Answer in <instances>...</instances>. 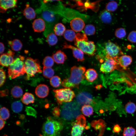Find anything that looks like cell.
<instances>
[{
  "instance_id": "cell-1",
  "label": "cell",
  "mask_w": 136,
  "mask_h": 136,
  "mask_svg": "<svg viewBox=\"0 0 136 136\" xmlns=\"http://www.w3.org/2000/svg\"><path fill=\"white\" fill-rule=\"evenodd\" d=\"M70 71V77L63 80L62 85L65 88H78L81 82L84 78V75L86 68L83 66H74L71 68Z\"/></svg>"
},
{
  "instance_id": "cell-2",
  "label": "cell",
  "mask_w": 136,
  "mask_h": 136,
  "mask_svg": "<svg viewBox=\"0 0 136 136\" xmlns=\"http://www.w3.org/2000/svg\"><path fill=\"white\" fill-rule=\"evenodd\" d=\"M75 45L84 53L89 56H93L96 51L94 43L88 41V38L85 33H78L74 40Z\"/></svg>"
},
{
  "instance_id": "cell-3",
  "label": "cell",
  "mask_w": 136,
  "mask_h": 136,
  "mask_svg": "<svg viewBox=\"0 0 136 136\" xmlns=\"http://www.w3.org/2000/svg\"><path fill=\"white\" fill-rule=\"evenodd\" d=\"M63 128L60 122L49 117L42 126V136H57Z\"/></svg>"
},
{
  "instance_id": "cell-4",
  "label": "cell",
  "mask_w": 136,
  "mask_h": 136,
  "mask_svg": "<svg viewBox=\"0 0 136 136\" xmlns=\"http://www.w3.org/2000/svg\"><path fill=\"white\" fill-rule=\"evenodd\" d=\"M24 57L20 55L14 59L13 63L8 69V77L11 79H15L25 73L23 61Z\"/></svg>"
},
{
  "instance_id": "cell-5",
  "label": "cell",
  "mask_w": 136,
  "mask_h": 136,
  "mask_svg": "<svg viewBox=\"0 0 136 136\" xmlns=\"http://www.w3.org/2000/svg\"><path fill=\"white\" fill-rule=\"evenodd\" d=\"M24 68L26 74L25 79L27 80L34 76L37 73L42 72L38 60L33 59L30 57H27L26 59L24 62Z\"/></svg>"
},
{
  "instance_id": "cell-6",
  "label": "cell",
  "mask_w": 136,
  "mask_h": 136,
  "mask_svg": "<svg viewBox=\"0 0 136 136\" xmlns=\"http://www.w3.org/2000/svg\"><path fill=\"white\" fill-rule=\"evenodd\" d=\"M80 113L79 105L75 102H72L66 103L63 106L61 114L65 120H70L77 117Z\"/></svg>"
},
{
  "instance_id": "cell-7",
  "label": "cell",
  "mask_w": 136,
  "mask_h": 136,
  "mask_svg": "<svg viewBox=\"0 0 136 136\" xmlns=\"http://www.w3.org/2000/svg\"><path fill=\"white\" fill-rule=\"evenodd\" d=\"M53 91L57 102L60 105L62 104L63 102H71L75 97L74 92L70 88L54 89Z\"/></svg>"
},
{
  "instance_id": "cell-8",
  "label": "cell",
  "mask_w": 136,
  "mask_h": 136,
  "mask_svg": "<svg viewBox=\"0 0 136 136\" xmlns=\"http://www.w3.org/2000/svg\"><path fill=\"white\" fill-rule=\"evenodd\" d=\"M42 6L41 9L39 10H40L39 11L40 16L45 22L49 24L51 27V26H53L58 20V16L52 9L48 8L46 5Z\"/></svg>"
},
{
  "instance_id": "cell-9",
  "label": "cell",
  "mask_w": 136,
  "mask_h": 136,
  "mask_svg": "<svg viewBox=\"0 0 136 136\" xmlns=\"http://www.w3.org/2000/svg\"><path fill=\"white\" fill-rule=\"evenodd\" d=\"M105 50L106 58L113 59L117 62L119 57L124 55L121 48L118 45L110 41L106 43Z\"/></svg>"
},
{
  "instance_id": "cell-10",
  "label": "cell",
  "mask_w": 136,
  "mask_h": 136,
  "mask_svg": "<svg viewBox=\"0 0 136 136\" xmlns=\"http://www.w3.org/2000/svg\"><path fill=\"white\" fill-rule=\"evenodd\" d=\"M86 125L85 117L79 115L76 118V121L73 124L71 131V136H81Z\"/></svg>"
},
{
  "instance_id": "cell-11",
  "label": "cell",
  "mask_w": 136,
  "mask_h": 136,
  "mask_svg": "<svg viewBox=\"0 0 136 136\" xmlns=\"http://www.w3.org/2000/svg\"><path fill=\"white\" fill-rule=\"evenodd\" d=\"M119 66L118 62L114 59L107 58L101 65L100 70L103 73L111 72L118 68Z\"/></svg>"
},
{
  "instance_id": "cell-12",
  "label": "cell",
  "mask_w": 136,
  "mask_h": 136,
  "mask_svg": "<svg viewBox=\"0 0 136 136\" xmlns=\"http://www.w3.org/2000/svg\"><path fill=\"white\" fill-rule=\"evenodd\" d=\"M15 52L9 49L6 53L1 54L0 56V65L4 67H8L13 62Z\"/></svg>"
},
{
  "instance_id": "cell-13",
  "label": "cell",
  "mask_w": 136,
  "mask_h": 136,
  "mask_svg": "<svg viewBox=\"0 0 136 136\" xmlns=\"http://www.w3.org/2000/svg\"><path fill=\"white\" fill-rule=\"evenodd\" d=\"M63 49H70L72 50L73 55L79 61L83 62L85 59L84 52L79 49L65 42L63 45Z\"/></svg>"
},
{
  "instance_id": "cell-14",
  "label": "cell",
  "mask_w": 136,
  "mask_h": 136,
  "mask_svg": "<svg viewBox=\"0 0 136 136\" xmlns=\"http://www.w3.org/2000/svg\"><path fill=\"white\" fill-rule=\"evenodd\" d=\"M76 100L80 105H86L91 103L92 101V97L91 94L86 92L79 93L76 98Z\"/></svg>"
},
{
  "instance_id": "cell-15",
  "label": "cell",
  "mask_w": 136,
  "mask_h": 136,
  "mask_svg": "<svg viewBox=\"0 0 136 136\" xmlns=\"http://www.w3.org/2000/svg\"><path fill=\"white\" fill-rule=\"evenodd\" d=\"M70 25L73 31L78 32L83 30L85 26V24L82 18L76 17L71 20L70 22Z\"/></svg>"
},
{
  "instance_id": "cell-16",
  "label": "cell",
  "mask_w": 136,
  "mask_h": 136,
  "mask_svg": "<svg viewBox=\"0 0 136 136\" xmlns=\"http://www.w3.org/2000/svg\"><path fill=\"white\" fill-rule=\"evenodd\" d=\"M17 1L16 0H4L0 1V12L3 13L7 10L16 7Z\"/></svg>"
},
{
  "instance_id": "cell-17",
  "label": "cell",
  "mask_w": 136,
  "mask_h": 136,
  "mask_svg": "<svg viewBox=\"0 0 136 136\" xmlns=\"http://www.w3.org/2000/svg\"><path fill=\"white\" fill-rule=\"evenodd\" d=\"M49 89L48 87L44 84H40L36 87L35 93L36 95L40 98H44L48 95Z\"/></svg>"
},
{
  "instance_id": "cell-18",
  "label": "cell",
  "mask_w": 136,
  "mask_h": 136,
  "mask_svg": "<svg viewBox=\"0 0 136 136\" xmlns=\"http://www.w3.org/2000/svg\"><path fill=\"white\" fill-rule=\"evenodd\" d=\"M45 22L42 19L38 18L33 21L32 27L35 32H40L44 31L45 28Z\"/></svg>"
},
{
  "instance_id": "cell-19",
  "label": "cell",
  "mask_w": 136,
  "mask_h": 136,
  "mask_svg": "<svg viewBox=\"0 0 136 136\" xmlns=\"http://www.w3.org/2000/svg\"><path fill=\"white\" fill-rule=\"evenodd\" d=\"M132 61V58L130 56L124 55L119 57L118 63L119 66L125 69L129 65Z\"/></svg>"
},
{
  "instance_id": "cell-20",
  "label": "cell",
  "mask_w": 136,
  "mask_h": 136,
  "mask_svg": "<svg viewBox=\"0 0 136 136\" xmlns=\"http://www.w3.org/2000/svg\"><path fill=\"white\" fill-rule=\"evenodd\" d=\"M52 57L57 64H63L67 58L65 53L61 50H58L53 53Z\"/></svg>"
},
{
  "instance_id": "cell-21",
  "label": "cell",
  "mask_w": 136,
  "mask_h": 136,
  "mask_svg": "<svg viewBox=\"0 0 136 136\" xmlns=\"http://www.w3.org/2000/svg\"><path fill=\"white\" fill-rule=\"evenodd\" d=\"M23 14L28 19L31 20L35 19L36 16V13L33 9L30 7L29 4H26L25 7L23 11Z\"/></svg>"
},
{
  "instance_id": "cell-22",
  "label": "cell",
  "mask_w": 136,
  "mask_h": 136,
  "mask_svg": "<svg viewBox=\"0 0 136 136\" xmlns=\"http://www.w3.org/2000/svg\"><path fill=\"white\" fill-rule=\"evenodd\" d=\"M84 75L86 80L90 82L94 81L98 77L97 72L93 69H88L85 72Z\"/></svg>"
},
{
  "instance_id": "cell-23",
  "label": "cell",
  "mask_w": 136,
  "mask_h": 136,
  "mask_svg": "<svg viewBox=\"0 0 136 136\" xmlns=\"http://www.w3.org/2000/svg\"><path fill=\"white\" fill-rule=\"evenodd\" d=\"M99 18L101 21L105 24H109L112 20V17L110 12L106 10L102 11L99 15Z\"/></svg>"
},
{
  "instance_id": "cell-24",
  "label": "cell",
  "mask_w": 136,
  "mask_h": 136,
  "mask_svg": "<svg viewBox=\"0 0 136 136\" xmlns=\"http://www.w3.org/2000/svg\"><path fill=\"white\" fill-rule=\"evenodd\" d=\"M9 45L13 51H20L22 47V44L19 40L15 39L12 41H8Z\"/></svg>"
},
{
  "instance_id": "cell-25",
  "label": "cell",
  "mask_w": 136,
  "mask_h": 136,
  "mask_svg": "<svg viewBox=\"0 0 136 136\" xmlns=\"http://www.w3.org/2000/svg\"><path fill=\"white\" fill-rule=\"evenodd\" d=\"M35 99V97L33 94L29 92H26L23 95L21 100L24 104L28 105L33 103Z\"/></svg>"
},
{
  "instance_id": "cell-26",
  "label": "cell",
  "mask_w": 136,
  "mask_h": 136,
  "mask_svg": "<svg viewBox=\"0 0 136 136\" xmlns=\"http://www.w3.org/2000/svg\"><path fill=\"white\" fill-rule=\"evenodd\" d=\"M53 30L56 35L61 36L63 34L65 31V27L62 24L58 23L55 25Z\"/></svg>"
},
{
  "instance_id": "cell-27",
  "label": "cell",
  "mask_w": 136,
  "mask_h": 136,
  "mask_svg": "<svg viewBox=\"0 0 136 136\" xmlns=\"http://www.w3.org/2000/svg\"><path fill=\"white\" fill-rule=\"evenodd\" d=\"M23 94L22 89L18 86H14L11 90V94L12 96L15 98H20L22 95Z\"/></svg>"
},
{
  "instance_id": "cell-28",
  "label": "cell",
  "mask_w": 136,
  "mask_h": 136,
  "mask_svg": "<svg viewBox=\"0 0 136 136\" xmlns=\"http://www.w3.org/2000/svg\"><path fill=\"white\" fill-rule=\"evenodd\" d=\"M46 37L47 41L48 44L51 46H53L57 42L58 39L56 35L52 32L47 34Z\"/></svg>"
},
{
  "instance_id": "cell-29",
  "label": "cell",
  "mask_w": 136,
  "mask_h": 136,
  "mask_svg": "<svg viewBox=\"0 0 136 136\" xmlns=\"http://www.w3.org/2000/svg\"><path fill=\"white\" fill-rule=\"evenodd\" d=\"M63 35L64 38L67 40L72 42L74 40L76 34L73 30L67 29L65 31Z\"/></svg>"
},
{
  "instance_id": "cell-30",
  "label": "cell",
  "mask_w": 136,
  "mask_h": 136,
  "mask_svg": "<svg viewBox=\"0 0 136 136\" xmlns=\"http://www.w3.org/2000/svg\"><path fill=\"white\" fill-rule=\"evenodd\" d=\"M81 111L83 114L87 116H91L93 113L92 107L88 104L83 105L81 108Z\"/></svg>"
},
{
  "instance_id": "cell-31",
  "label": "cell",
  "mask_w": 136,
  "mask_h": 136,
  "mask_svg": "<svg viewBox=\"0 0 136 136\" xmlns=\"http://www.w3.org/2000/svg\"><path fill=\"white\" fill-rule=\"evenodd\" d=\"M43 74L44 77L50 79L53 76L54 72L53 70L51 67L44 66Z\"/></svg>"
},
{
  "instance_id": "cell-32",
  "label": "cell",
  "mask_w": 136,
  "mask_h": 136,
  "mask_svg": "<svg viewBox=\"0 0 136 136\" xmlns=\"http://www.w3.org/2000/svg\"><path fill=\"white\" fill-rule=\"evenodd\" d=\"M50 82L51 85L55 88L59 87L62 83L60 78L57 76H53L50 78Z\"/></svg>"
},
{
  "instance_id": "cell-33",
  "label": "cell",
  "mask_w": 136,
  "mask_h": 136,
  "mask_svg": "<svg viewBox=\"0 0 136 136\" xmlns=\"http://www.w3.org/2000/svg\"><path fill=\"white\" fill-rule=\"evenodd\" d=\"M11 108L14 112L16 113H19L22 110L23 106L20 101H15L12 104Z\"/></svg>"
},
{
  "instance_id": "cell-34",
  "label": "cell",
  "mask_w": 136,
  "mask_h": 136,
  "mask_svg": "<svg viewBox=\"0 0 136 136\" xmlns=\"http://www.w3.org/2000/svg\"><path fill=\"white\" fill-rule=\"evenodd\" d=\"M136 133L135 129L132 127H125L123 132V136H135Z\"/></svg>"
},
{
  "instance_id": "cell-35",
  "label": "cell",
  "mask_w": 136,
  "mask_h": 136,
  "mask_svg": "<svg viewBox=\"0 0 136 136\" xmlns=\"http://www.w3.org/2000/svg\"><path fill=\"white\" fill-rule=\"evenodd\" d=\"M125 110L127 113H133L136 110V106L134 103L132 102H128L125 105Z\"/></svg>"
},
{
  "instance_id": "cell-36",
  "label": "cell",
  "mask_w": 136,
  "mask_h": 136,
  "mask_svg": "<svg viewBox=\"0 0 136 136\" xmlns=\"http://www.w3.org/2000/svg\"><path fill=\"white\" fill-rule=\"evenodd\" d=\"M54 61L52 57L48 56L45 57L43 59V64L44 66L51 67L54 64Z\"/></svg>"
},
{
  "instance_id": "cell-37",
  "label": "cell",
  "mask_w": 136,
  "mask_h": 136,
  "mask_svg": "<svg viewBox=\"0 0 136 136\" xmlns=\"http://www.w3.org/2000/svg\"><path fill=\"white\" fill-rule=\"evenodd\" d=\"M118 5L116 2L112 1L109 2L106 7V10L110 12H114L118 8Z\"/></svg>"
},
{
  "instance_id": "cell-38",
  "label": "cell",
  "mask_w": 136,
  "mask_h": 136,
  "mask_svg": "<svg viewBox=\"0 0 136 136\" xmlns=\"http://www.w3.org/2000/svg\"><path fill=\"white\" fill-rule=\"evenodd\" d=\"M85 33L87 35H91L94 34L95 32L94 26L92 24L86 25L84 29Z\"/></svg>"
},
{
  "instance_id": "cell-39",
  "label": "cell",
  "mask_w": 136,
  "mask_h": 136,
  "mask_svg": "<svg viewBox=\"0 0 136 136\" xmlns=\"http://www.w3.org/2000/svg\"><path fill=\"white\" fill-rule=\"evenodd\" d=\"M0 118L3 120H6L10 117L9 110L5 107L1 108L0 109Z\"/></svg>"
},
{
  "instance_id": "cell-40",
  "label": "cell",
  "mask_w": 136,
  "mask_h": 136,
  "mask_svg": "<svg viewBox=\"0 0 136 136\" xmlns=\"http://www.w3.org/2000/svg\"><path fill=\"white\" fill-rule=\"evenodd\" d=\"M115 34L117 38L119 39H122L126 36V32L125 29L123 28H119L116 29Z\"/></svg>"
},
{
  "instance_id": "cell-41",
  "label": "cell",
  "mask_w": 136,
  "mask_h": 136,
  "mask_svg": "<svg viewBox=\"0 0 136 136\" xmlns=\"http://www.w3.org/2000/svg\"><path fill=\"white\" fill-rule=\"evenodd\" d=\"M127 39L132 43H136V31L133 30L130 32L128 36Z\"/></svg>"
},
{
  "instance_id": "cell-42",
  "label": "cell",
  "mask_w": 136,
  "mask_h": 136,
  "mask_svg": "<svg viewBox=\"0 0 136 136\" xmlns=\"http://www.w3.org/2000/svg\"><path fill=\"white\" fill-rule=\"evenodd\" d=\"M0 86L1 87L5 83L6 78L5 71L2 68H1L0 69Z\"/></svg>"
},
{
  "instance_id": "cell-43",
  "label": "cell",
  "mask_w": 136,
  "mask_h": 136,
  "mask_svg": "<svg viewBox=\"0 0 136 136\" xmlns=\"http://www.w3.org/2000/svg\"><path fill=\"white\" fill-rule=\"evenodd\" d=\"M52 114L55 116L57 117L59 116L60 115V111L58 107L54 108L52 111Z\"/></svg>"
},
{
  "instance_id": "cell-44",
  "label": "cell",
  "mask_w": 136,
  "mask_h": 136,
  "mask_svg": "<svg viewBox=\"0 0 136 136\" xmlns=\"http://www.w3.org/2000/svg\"><path fill=\"white\" fill-rule=\"evenodd\" d=\"M121 130V128L119 125L118 124L115 125L113 128V130L115 132L118 133Z\"/></svg>"
},
{
  "instance_id": "cell-45",
  "label": "cell",
  "mask_w": 136,
  "mask_h": 136,
  "mask_svg": "<svg viewBox=\"0 0 136 136\" xmlns=\"http://www.w3.org/2000/svg\"><path fill=\"white\" fill-rule=\"evenodd\" d=\"M8 91L7 89L2 90L0 91V95L1 97H4L8 95Z\"/></svg>"
},
{
  "instance_id": "cell-46",
  "label": "cell",
  "mask_w": 136,
  "mask_h": 136,
  "mask_svg": "<svg viewBox=\"0 0 136 136\" xmlns=\"http://www.w3.org/2000/svg\"><path fill=\"white\" fill-rule=\"evenodd\" d=\"M5 50V46L4 44L2 42L0 43V52L1 54L3 53Z\"/></svg>"
},
{
  "instance_id": "cell-47",
  "label": "cell",
  "mask_w": 136,
  "mask_h": 136,
  "mask_svg": "<svg viewBox=\"0 0 136 136\" xmlns=\"http://www.w3.org/2000/svg\"><path fill=\"white\" fill-rule=\"evenodd\" d=\"M0 130H1L4 127L5 125V122L4 121V120L2 118H0Z\"/></svg>"
},
{
  "instance_id": "cell-48",
  "label": "cell",
  "mask_w": 136,
  "mask_h": 136,
  "mask_svg": "<svg viewBox=\"0 0 136 136\" xmlns=\"http://www.w3.org/2000/svg\"><path fill=\"white\" fill-rule=\"evenodd\" d=\"M4 136H7L6 135H4Z\"/></svg>"
},
{
  "instance_id": "cell-49",
  "label": "cell",
  "mask_w": 136,
  "mask_h": 136,
  "mask_svg": "<svg viewBox=\"0 0 136 136\" xmlns=\"http://www.w3.org/2000/svg\"><path fill=\"white\" fill-rule=\"evenodd\" d=\"M135 79V80L136 81V78Z\"/></svg>"
}]
</instances>
